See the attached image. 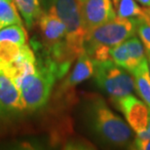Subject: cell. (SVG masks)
Masks as SVG:
<instances>
[{"label": "cell", "instance_id": "cell-24", "mask_svg": "<svg viewBox=\"0 0 150 150\" xmlns=\"http://www.w3.org/2000/svg\"><path fill=\"white\" fill-rule=\"evenodd\" d=\"M79 1H80V2H82V1H84V0H79Z\"/></svg>", "mask_w": 150, "mask_h": 150}, {"label": "cell", "instance_id": "cell-7", "mask_svg": "<svg viewBox=\"0 0 150 150\" xmlns=\"http://www.w3.org/2000/svg\"><path fill=\"white\" fill-rule=\"evenodd\" d=\"M94 71V61L86 52H83L77 58L72 71L67 77L64 78L56 91L55 98L57 100H71L75 87L93 76Z\"/></svg>", "mask_w": 150, "mask_h": 150}, {"label": "cell", "instance_id": "cell-5", "mask_svg": "<svg viewBox=\"0 0 150 150\" xmlns=\"http://www.w3.org/2000/svg\"><path fill=\"white\" fill-rule=\"evenodd\" d=\"M94 76L98 86L110 96L113 100L131 95L136 89L134 78L124 67L112 59L95 62Z\"/></svg>", "mask_w": 150, "mask_h": 150}, {"label": "cell", "instance_id": "cell-16", "mask_svg": "<svg viewBox=\"0 0 150 150\" xmlns=\"http://www.w3.org/2000/svg\"><path fill=\"white\" fill-rule=\"evenodd\" d=\"M116 15L121 18H137L143 13V9L140 8L134 0H112Z\"/></svg>", "mask_w": 150, "mask_h": 150}, {"label": "cell", "instance_id": "cell-12", "mask_svg": "<svg viewBox=\"0 0 150 150\" xmlns=\"http://www.w3.org/2000/svg\"><path fill=\"white\" fill-rule=\"evenodd\" d=\"M132 75L134 78L136 90L150 110V70L146 59H143Z\"/></svg>", "mask_w": 150, "mask_h": 150}, {"label": "cell", "instance_id": "cell-14", "mask_svg": "<svg viewBox=\"0 0 150 150\" xmlns=\"http://www.w3.org/2000/svg\"><path fill=\"white\" fill-rule=\"evenodd\" d=\"M8 41L21 46L28 42V33L23 25H9L0 29V42Z\"/></svg>", "mask_w": 150, "mask_h": 150}, {"label": "cell", "instance_id": "cell-13", "mask_svg": "<svg viewBox=\"0 0 150 150\" xmlns=\"http://www.w3.org/2000/svg\"><path fill=\"white\" fill-rule=\"evenodd\" d=\"M15 5L23 17L28 29H31L37 23L41 14V6L39 0H13Z\"/></svg>", "mask_w": 150, "mask_h": 150}, {"label": "cell", "instance_id": "cell-3", "mask_svg": "<svg viewBox=\"0 0 150 150\" xmlns=\"http://www.w3.org/2000/svg\"><path fill=\"white\" fill-rule=\"evenodd\" d=\"M88 107L90 124L101 139L115 146L130 144L133 139L130 127L111 111L100 96L93 95Z\"/></svg>", "mask_w": 150, "mask_h": 150}, {"label": "cell", "instance_id": "cell-19", "mask_svg": "<svg viewBox=\"0 0 150 150\" xmlns=\"http://www.w3.org/2000/svg\"><path fill=\"white\" fill-rule=\"evenodd\" d=\"M134 145L136 149L139 150H150V139H140L136 137L134 140Z\"/></svg>", "mask_w": 150, "mask_h": 150}, {"label": "cell", "instance_id": "cell-4", "mask_svg": "<svg viewBox=\"0 0 150 150\" xmlns=\"http://www.w3.org/2000/svg\"><path fill=\"white\" fill-rule=\"evenodd\" d=\"M49 10L54 12L67 28V45L75 59L84 51L87 29L81 12L79 0H49Z\"/></svg>", "mask_w": 150, "mask_h": 150}, {"label": "cell", "instance_id": "cell-21", "mask_svg": "<svg viewBox=\"0 0 150 150\" xmlns=\"http://www.w3.org/2000/svg\"><path fill=\"white\" fill-rule=\"evenodd\" d=\"M140 4L146 6V7H150V0H137Z\"/></svg>", "mask_w": 150, "mask_h": 150}, {"label": "cell", "instance_id": "cell-11", "mask_svg": "<svg viewBox=\"0 0 150 150\" xmlns=\"http://www.w3.org/2000/svg\"><path fill=\"white\" fill-rule=\"evenodd\" d=\"M37 59L31 48L28 44L23 45L18 57L10 64L0 67V72L10 77L13 82L32 74L36 71Z\"/></svg>", "mask_w": 150, "mask_h": 150}, {"label": "cell", "instance_id": "cell-10", "mask_svg": "<svg viewBox=\"0 0 150 150\" xmlns=\"http://www.w3.org/2000/svg\"><path fill=\"white\" fill-rule=\"evenodd\" d=\"M81 12L87 32L116 18L111 0H84Z\"/></svg>", "mask_w": 150, "mask_h": 150}, {"label": "cell", "instance_id": "cell-8", "mask_svg": "<svg viewBox=\"0 0 150 150\" xmlns=\"http://www.w3.org/2000/svg\"><path fill=\"white\" fill-rule=\"evenodd\" d=\"M115 101L134 133H142L147 129L150 110L142 100L131 94L118 98Z\"/></svg>", "mask_w": 150, "mask_h": 150}, {"label": "cell", "instance_id": "cell-15", "mask_svg": "<svg viewBox=\"0 0 150 150\" xmlns=\"http://www.w3.org/2000/svg\"><path fill=\"white\" fill-rule=\"evenodd\" d=\"M0 21L5 25H23L22 18L13 0H0Z\"/></svg>", "mask_w": 150, "mask_h": 150}, {"label": "cell", "instance_id": "cell-1", "mask_svg": "<svg viewBox=\"0 0 150 150\" xmlns=\"http://www.w3.org/2000/svg\"><path fill=\"white\" fill-rule=\"evenodd\" d=\"M137 18L116 16L109 22L87 32L84 51L95 62L110 59V50L136 35Z\"/></svg>", "mask_w": 150, "mask_h": 150}, {"label": "cell", "instance_id": "cell-22", "mask_svg": "<svg viewBox=\"0 0 150 150\" xmlns=\"http://www.w3.org/2000/svg\"><path fill=\"white\" fill-rule=\"evenodd\" d=\"M4 26H5V25L1 22V21H0V29H1L2 28H4Z\"/></svg>", "mask_w": 150, "mask_h": 150}, {"label": "cell", "instance_id": "cell-6", "mask_svg": "<svg viewBox=\"0 0 150 150\" xmlns=\"http://www.w3.org/2000/svg\"><path fill=\"white\" fill-rule=\"evenodd\" d=\"M23 112L20 90L10 77L0 72V126L15 124Z\"/></svg>", "mask_w": 150, "mask_h": 150}, {"label": "cell", "instance_id": "cell-23", "mask_svg": "<svg viewBox=\"0 0 150 150\" xmlns=\"http://www.w3.org/2000/svg\"><path fill=\"white\" fill-rule=\"evenodd\" d=\"M148 58H149V67H150V54H148ZM150 70V68H149Z\"/></svg>", "mask_w": 150, "mask_h": 150}, {"label": "cell", "instance_id": "cell-18", "mask_svg": "<svg viewBox=\"0 0 150 150\" xmlns=\"http://www.w3.org/2000/svg\"><path fill=\"white\" fill-rule=\"evenodd\" d=\"M22 50V46L12 42H0V67L10 64L17 58Z\"/></svg>", "mask_w": 150, "mask_h": 150}, {"label": "cell", "instance_id": "cell-20", "mask_svg": "<svg viewBox=\"0 0 150 150\" xmlns=\"http://www.w3.org/2000/svg\"><path fill=\"white\" fill-rule=\"evenodd\" d=\"M137 137H140V139H150V116H149V121H148L147 129H146L144 132H142V133L137 134Z\"/></svg>", "mask_w": 150, "mask_h": 150}, {"label": "cell", "instance_id": "cell-9", "mask_svg": "<svg viewBox=\"0 0 150 150\" xmlns=\"http://www.w3.org/2000/svg\"><path fill=\"white\" fill-rule=\"evenodd\" d=\"M143 44L136 35L110 50V59L132 73L145 59Z\"/></svg>", "mask_w": 150, "mask_h": 150}, {"label": "cell", "instance_id": "cell-17", "mask_svg": "<svg viewBox=\"0 0 150 150\" xmlns=\"http://www.w3.org/2000/svg\"><path fill=\"white\" fill-rule=\"evenodd\" d=\"M137 33L146 53L150 54V7L143 9V13L137 18Z\"/></svg>", "mask_w": 150, "mask_h": 150}, {"label": "cell", "instance_id": "cell-2", "mask_svg": "<svg viewBox=\"0 0 150 150\" xmlns=\"http://www.w3.org/2000/svg\"><path fill=\"white\" fill-rule=\"evenodd\" d=\"M59 73L56 65L47 58L37 59L36 71L15 82L20 90L25 112H35L46 105Z\"/></svg>", "mask_w": 150, "mask_h": 150}]
</instances>
